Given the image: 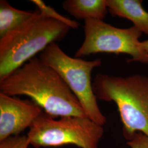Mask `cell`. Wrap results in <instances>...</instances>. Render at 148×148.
<instances>
[{"label": "cell", "instance_id": "cell-1", "mask_svg": "<svg viewBox=\"0 0 148 148\" xmlns=\"http://www.w3.org/2000/svg\"><path fill=\"white\" fill-rule=\"evenodd\" d=\"M0 92L25 95L54 117H87L68 86L54 69L34 57L0 79Z\"/></svg>", "mask_w": 148, "mask_h": 148}, {"label": "cell", "instance_id": "cell-2", "mask_svg": "<svg viewBox=\"0 0 148 148\" xmlns=\"http://www.w3.org/2000/svg\"><path fill=\"white\" fill-rule=\"evenodd\" d=\"M70 29L60 21L43 16L36 9L27 21L0 38V79L52 43L62 40Z\"/></svg>", "mask_w": 148, "mask_h": 148}, {"label": "cell", "instance_id": "cell-3", "mask_svg": "<svg viewBox=\"0 0 148 148\" xmlns=\"http://www.w3.org/2000/svg\"><path fill=\"white\" fill-rule=\"evenodd\" d=\"M93 88L97 99L116 104L124 137L135 132L148 136V76L98 74Z\"/></svg>", "mask_w": 148, "mask_h": 148}, {"label": "cell", "instance_id": "cell-4", "mask_svg": "<svg viewBox=\"0 0 148 148\" xmlns=\"http://www.w3.org/2000/svg\"><path fill=\"white\" fill-rule=\"evenodd\" d=\"M104 126L88 117H61L59 119L45 112L30 127L27 136L35 148L74 145L79 148H99Z\"/></svg>", "mask_w": 148, "mask_h": 148}, {"label": "cell", "instance_id": "cell-5", "mask_svg": "<svg viewBox=\"0 0 148 148\" xmlns=\"http://www.w3.org/2000/svg\"><path fill=\"white\" fill-rule=\"evenodd\" d=\"M39 58L60 76L79 101L86 116L104 126L106 118L98 106L91 79L93 70L101 65V59L86 60L71 57L57 42L48 45L40 53Z\"/></svg>", "mask_w": 148, "mask_h": 148}, {"label": "cell", "instance_id": "cell-6", "mask_svg": "<svg viewBox=\"0 0 148 148\" xmlns=\"http://www.w3.org/2000/svg\"><path fill=\"white\" fill-rule=\"evenodd\" d=\"M85 38L75 57L82 58L98 53L125 54L131 56L128 62L148 64V54L140 46L142 32L137 27L119 28L104 21H85Z\"/></svg>", "mask_w": 148, "mask_h": 148}, {"label": "cell", "instance_id": "cell-7", "mask_svg": "<svg viewBox=\"0 0 148 148\" xmlns=\"http://www.w3.org/2000/svg\"><path fill=\"white\" fill-rule=\"evenodd\" d=\"M43 111L32 101L0 92V142L30 128Z\"/></svg>", "mask_w": 148, "mask_h": 148}, {"label": "cell", "instance_id": "cell-8", "mask_svg": "<svg viewBox=\"0 0 148 148\" xmlns=\"http://www.w3.org/2000/svg\"><path fill=\"white\" fill-rule=\"evenodd\" d=\"M140 0H107L108 11L112 16L132 21L142 33L148 35V12Z\"/></svg>", "mask_w": 148, "mask_h": 148}, {"label": "cell", "instance_id": "cell-9", "mask_svg": "<svg viewBox=\"0 0 148 148\" xmlns=\"http://www.w3.org/2000/svg\"><path fill=\"white\" fill-rule=\"evenodd\" d=\"M62 7L78 20L103 21L108 13L107 0H65Z\"/></svg>", "mask_w": 148, "mask_h": 148}, {"label": "cell", "instance_id": "cell-10", "mask_svg": "<svg viewBox=\"0 0 148 148\" xmlns=\"http://www.w3.org/2000/svg\"><path fill=\"white\" fill-rule=\"evenodd\" d=\"M34 11L16 9L6 0L0 1V38L5 36L30 19Z\"/></svg>", "mask_w": 148, "mask_h": 148}, {"label": "cell", "instance_id": "cell-11", "mask_svg": "<svg viewBox=\"0 0 148 148\" xmlns=\"http://www.w3.org/2000/svg\"><path fill=\"white\" fill-rule=\"evenodd\" d=\"M30 2L36 6L37 10L43 16L53 20L60 21L68 26L71 29H77L79 27L80 25L78 21L71 20L66 16L59 14L52 7L46 5L43 1L32 0Z\"/></svg>", "mask_w": 148, "mask_h": 148}, {"label": "cell", "instance_id": "cell-12", "mask_svg": "<svg viewBox=\"0 0 148 148\" xmlns=\"http://www.w3.org/2000/svg\"><path fill=\"white\" fill-rule=\"evenodd\" d=\"M30 145L27 135L12 136L0 142V148H29Z\"/></svg>", "mask_w": 148, "mask_h": 148}, {"label": "cell", "instance_id": "cell-13", "mask_svg": "<svg viewBox=\"0 0 148 148\" xmlns=\"http://www.w3.org/2000/svg\"><path fill=\"white\" fill-rule=\"evenodd\" d=\"M125 138L130 148H148V136L142 133H134Z\"/></svg>", "mask_w": 148, "mask_h": 148}, {"label": "cell", "instance_id": "cell-14", "mask_svg": "<svg viewBox=\"0 0 148 148\" xmlns=\"http://www.w3.org/2000/svg\"><path fill=\"white\" fill-rule=\"evenodd\" d=\"M140 46L143 48V50L148 54V39L147 40L141 41Z\"/></svg>", "mask_w": 148, "mask_h": 148}]
</instances>
